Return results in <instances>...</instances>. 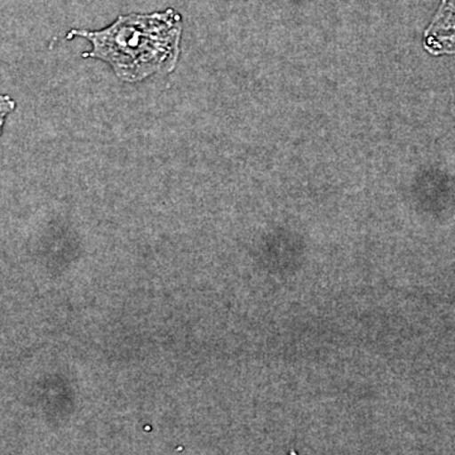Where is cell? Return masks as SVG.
Returning <instances> with one entry per match:
<instances>
[{"instance_id":"cell-2","label":"cell","mask_w":455,"mask_h":455,"mask_svg":"<svg viewBox=\"0 0 455 455\" xmlns=\"http://www.w3.org/2000/svg\"><path fill=\"white\" fill-rule=\"evenodd\" d=\"M427 44L434 52H454L455 0H443L438 14L427 29Z\"/></svg>"},{"instance_id":"cell-3","label":"cell","mask_w":455,"mask_h":455,"mask_svg":"<svg viewBox=\"0 0 455 455\" xmlns=\"http://www.w3.org/2000/svg\"><path fill=\"white\" fill-rule=\"evenodd\" d=\"M16 103L7 95H0V134H2L3 125L9 113L13 112Z\"/></svg>"},{"instance_id":"cell-1","label":"cell","mask_w":455,"mask_h":455,"mask_svg":"<svg viewBox=\"0 0 455 455\" xmlns=\"http://www.w3.org/2000/svg\"><path fill=\"white\" fill-rule=\"evenodd\" d=\"M182 20L175 9L149 14L119 16L100 31L73 29L68 38H86L92 50L84 57H94L112 65L123 82H142L154 74L175 70L180 56Z\"/></svg>"}]
</instances>
